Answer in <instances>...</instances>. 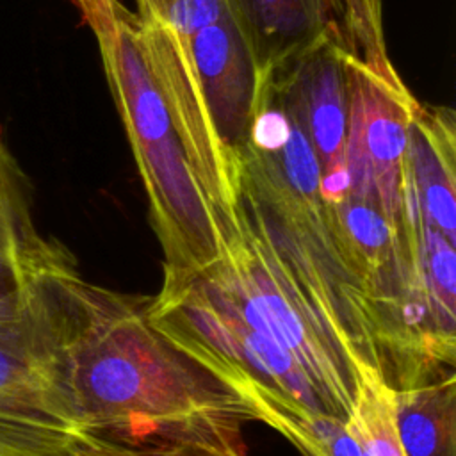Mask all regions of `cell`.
Here are the masks:
<instances>
[{"mask_svg":"<svg viewBox=\"0 0 456 456\" xmlns=\"http://www.w3.org/2000/svg\"><path fill=\"white\" fill-rule=\"evenodd\" d=\"M68 413L80 433L121 442L248 422V403L148 317L150 296H130L78 276L62 249L41 273Z\"/></svg>","mask_w":456,"mask_h":456,"instance_id":"1","label":"cell"},{"mask_svg":"<svg viewBox=\"0 0 456 456\" xmlns=\"http://www.w3.org/2000/svg\"><path fill=\"white\" fill-rule=\"evenodd\" d=\"M94 36L164 251L162 283L185 280L223 255L214 214L141 55L130 12L119 4L112 23Z\"/></svg>","mask_w":456,"mask_h":456,"instance_id":"2","label":"cell"},{"mask_svg":"<svg viewBox=\"0 0 456 456\" xmlns=\"http://www.w3.org/2000/svg\"><path fill=\"white\" fill-rule=\"evenodd\" d=\"M219 264L271 335L303 370L326 413L347 420L356 390V360L262 230L237 205V235Z\"/></svg>","mask_w":456,"mask_h":456,"instance_id":"3","label":"cell"},{"mask_svg":"<svg viewBox=\"0 0 456 456\" xmlns=\"http://www.w3.org/2000/svg\"><path fill=\"white\" fill-rule=\"evenodd\" d=\"M130 20L141 55L214 214L224 246L237 235L239 155L226 148L216 130L185 36L153 18L130 14Z\"/></svg>","mask_w":456,"mask_h":456,"instance_id":"4","label":"cell"},{"mask_svg":"<svg viewBox=\"0 0 456 456\" xmlns=\"http://www.w3.org/2000/svg\"><path fill=\"white\" fill-rule=\"evenodd\" d=\"M45 264L20 290L0 297V406L80 433L59 383L55 335L41 287Z\"/></svg>","mask_w":456,"mask_h":456,"instance_id":"5","label":"cell"},{"mask_svg":"<svg viewBox=\"0 0 456 456\" xmlns=\"http://www.w3.org/2000/svg\"><path fill=\"white\" fill-rule=\"evenodd\" d=\"M269 75L290 98L315 151L324 205L340 201L349 189L346 166L347 96L342 50L335 28Z\"/></svg>","mask_w":456,"mask_h":456,"instance_id":"6","label":"cell"},{"mask_svg":"<svg viewBox=\"0 0 456 456\" xmlns=\"http://www.w3.org/2000/svg\"><path fill=\"white\" fill-rule=\"evenodd\" d=\"M185 41L216 130L239 155L267 80L244 25L230 4L216 23Z\"/></svg>","mask_w":456,"mask_h":456,"instance_id":"7","label":"cell"},{"mask_svg":"<svg viewBox=\"0 0 456 456\" xmlns=\"http://www.w3.org/2000/svg\"><path fill=\"white\" fill-rule=\"evenodd\" d=\"M456 130L449 107L417 103L406 134L403 183L415 196L420 219L456 240Z\"/></svg>","mask_w":456,"mask_h":456,"instance_id":"8","label":"cell"},{"mask_svg":"<svg viewBox=\"0 0 456 456\" xmlns=\"http://www.w3.org/2000/svg\"><path fill=\"white\" fill-rule=\"evenodd\" d=\"M265 75L290 62L338 20L342 0H230Z\"/></svg>","mask_w":456,"mask_h":456,"instance_id":"9","label":"cell"},{"mask_svg":"<svg viewBox=\"0 0 456 456\" xmlns=\"http://www.w3.org/2000/svg\"><path fill=\"white\" fill-rule=\"evenodd\" d=\"M59 249L37 235L28 182L0 137V297L20 290Z\"/></svg>","mask_w":456,"mask_h":456,"instance_id":"10","label":"cell"},{"mask_svg":"<svg viewBox=\"0 0 456 456\" xmlns=\"http://www.w3.org/2000/svg\"><path fill=\"white\" fill-rule=\"evenodd\" d=\"M395 392V424L406 456H452L454 374L444 367Z\"/></svg>","mask_w":456,"mask_h":456,"instance_id":"11","label":"cell"},{"mask_svg":"<svg viewBox=\"0 0 456 456\" xmlns=\"http://www.w3.org/2000/svg\"><path fill=\"white\" fill-rule=\"evenodd\" d=\"M237 422H214L187 433L121 442L84 433L77 456H246Z\"/></svg>","mask_w":456,"mask_h":456,"instance_id":"12","label":"cell"},{"mask_svg":"<svg viewBox=\"0 0 456 456\" xmlns=\"http://www.w3.org/2000/svg\"><path fill=\"white\" fill-rule=\"evenodd\" d=\"M356 390L347 420L363 456H406L395 424V392L383 372L356 360Z\"/></svg>","mask_w":456,"mask_h":456,"instance_id":"13","label":"cell"},{"mask_svg":"<svg viewBox=\"0 0 456 456\" xmlns=\"http://www.w3.org/2000/svg\"><path fill=\"white\" fill-rule=\"evenodd\" d=\"M417 260L424 294L438 335L454 346V294L456 258L454 244L436 228L419 223Z\"/></svg>","mask_w":456,"mask_h":456,"instance_id":"14","label":"cell"},{"mask_svg":"<svg viewBox=\"0 0 456 456\" xmlns=\"http://www.w3.org/2000/svg\"><path fill=\"white\" fill-rule=\"evenodd\" d=\"M262 422L280 431L305 456H363L338 417L285 404L267 411Z\"/></svg>","mask_w":456,"mask_h":456,"instance_id":"15","label":"cell"},{"mask_svg":"<svg viewBox=\"0 0 456 456\" xmlns=\"http://www.w3.org/2000/svg\"><path fill=\"white\" fill-rule=\"evenodd\" d=\"M82 435L0 406V456H77Z\"/></svg>","mask_w":456,"mask_h":456,"instance_id":"16","label":"cell"},{"mask_svg":"<svg viewBox=\"0 0 456 456\" xmlns=\"http://www.w3.org/2000/svg\"><path fill=\"white\" fill-rule=\"evenodd\" d=\"M137 16L153 18L180 36H191L216 23L230 0H135Z\"/></svg>","mask_w":456,"mask_h":456,"instance_id":"17","label":"cell"},{"mask_svg":"<svg viewBox=\"0 0 456 456\" xmlns=\"http://www.w3.org/2000/svg\"><path fill=\"white\" fill-rule=\"evenodd\" d=\"M73 4L94 34L105 30L112 23L119 5L116 0H73Z\"/></svg>","mask_w":456,"mask_h":456,"instance_id":"18","label":"cell"}]
</instances>
